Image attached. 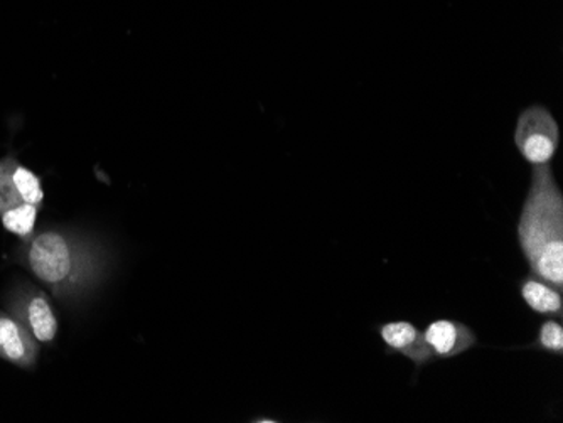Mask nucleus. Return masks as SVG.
Returning <instances> with one entry per match:
<instances>
[{
  "mask_svg": "<svg viewBox=\"0 0 563 423\" xmlns=\"http://www.w3.org/2000/svg\"><path fill=\"white\" fill-rule=\"evenodd\" d=\"M519 250L533 275L563 287V192L552 166H535L516 225Z\"/></svg>",
  "mask_w": 563,
  "mask_h": 423,
  "instance_id": "1",
  "label": "nucleus"
},
{
  "mask_svg": "<svg viewBox=\"0 0 563 423\" xmlns=\"http://www.w3.org/2000/svg\"><path fill=\"white\" fill-rule=\"evenodd\" d=\"M513 140L531 167L552 164L560 144L559 124L549 108L531 105L518 115Z\"/></svg>",
  "mask_w": 563,
  "mask_h": 423,
  "instance_id": "2",
  "label": "nucleus"
},
{
  "mask_svg": "<svg viewBox=\"0 0 563 423\" xmlns=\"http://www.w3.org/2000/svg\"><path fill=\"white\" fill-rule=\"evenodd\" d=\"M27 266L46 285L67 287L74 269L73 248L67 236L58 232L37 235L27 248Z\"/></svg>",
  "mask_w": 563,
  "mask_h": 423,
  "instance_id": "3",
  "label": "nucleus"
},
{
  "mask_svg": "<svg viewBox=\"0 0 563 423\" xmlns=\"http://www.w3.org/2000/svg\"><path fill=\"white\" fill-rule=\"evenodd\" d=\"M376 331L384 341L387 354L407 357L412 361L417 372L437 361L425 341L424 331H420L410 320H390Z\"/></svg>",
  "mask_w": 563,
  "mask_h": 423,
  "instance_id": "4",
  "label": "nucleus"
},
{
  "mask_svg": "<svg viewBox=\"0 0 563 423\" xmlns=\"http://www.w3.org/2000/svg\"><path fill=\"white\" fill-rule=\"evenodd\" d=\"M425 341L438 360H453L478 346V334L456 319H435L424 331Z\"/></svg>",
  "mask_w": 563,
  "mask_h": 423,
  "instance_id": "5",
  "label": "nucleus"
},
{
  "mask_svg": "<svg viewBox=\"0 0 563 423\" xmlns=\"http://www.w3.org/2000/svg\"><path fill=\"white\" fill-rule=\"evenodd\" d=\"M519 295L525 306L531 313L543 317H555L562 320L563 316V298L562 289L549 284L540 277L528 273L523 277L518 284Z\"/></svg>",
  "mask_w": 563,
  "mask_h": 423,
  "instance_id": "6",
  "label": "nucleus"
},
{
  "mask_svg": "<svg viewBox=\"0 0 563 423\" xmlns=\"http://www.w3.org/2000/svg\"><path fill=\"white\" fill-rule=\"evenodd\" d=\"M36 342L24 326L12 317L0 314V356L19 366H33Z\"/></svg>",
  "mask_w": 563,
  "mask_h": 423,
  "instance_id": "7",
  "label": "nucleus"
},
{
  "mask_svg": "<svg viewBox=\"0 0 563 423\" xmlns=\"http://www.w3.org/2000/svg\"><path fill=\"white\" fill-rule=\"evenodd\" d=\"M15 313L23 317L26 329H30L34 339L42 342L55 339L56 332H58V320H56L49 302L43 295L23 297Z\"/></svg>",
  "mask_w": 563,
  "mask_h": 423,
  "instance_id": "8",
  "label": "nucleus"
},
{
  "mask_svg": "<svg viewBox=\"0 0 563 423\" xmlns=\"http://www.w3.org/2000/svg\"><path fill=\"white\" fill-rule=\"evenodd\" d=\"M527 350L540 351V353L555 354L562 356L563 354V326L562 320L550 317L543 320L540 328H538L537 336L533 342Z\"/></svg>",
  "mask_w": 563,
  "mask_h": 423,
  "instance_id": "9",
  "label": "nucleus"
},
{
  "mask_svg": "<svg viewBox=\"0 0 563 423\" xmlns=\"http://www.w3.org/2000/svg\"><path fill=\"white\" fill-rule=\"evenodd\" d=\"M37 208L34 204H19V207L11 208V210L2 211L0 218L4 223L5 228L21 238H27L33 233L34 225H36Z\"/></svg>",
  "mask_w": 563,
  "mask_h": 423,
  "instance_id": "10",
  "label": "nucleus"
},
{
  "mask_svg": "<svg viewBox=\"0 0 563 423\" xmlns=\"http://www.w3.org/2000/svg\"><path fill=\"white\" fill-rule=\"evenodd\" d=\"M12 179H14L15 188H17L24 203L42 207L45 192H43L42 180L33 171L15 163L14 171H12Z\"/></svg>",
  "mask_w": 563,
  "mask_h": 423,
  "instance_id": "11",
  "label": "nucleus"
},
{
  "mask_svg": "<svg viewBox=\"0 0 563 423\" xmlns=\"http://www.w3.org/2000/svg\"><path fill=\"white\" fill-rule=\"evenodd\" d=\"M15 163L17 161L14 157H5L0 161V213L24 204L23 198L15 188L14 179H12Z\"/></svg>",
  "mask_w": 563,
  "mask_h": 423,
  "instance_id": "12",
  "label": "nucleus"
}]
</instances>
